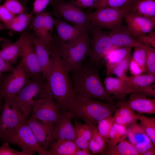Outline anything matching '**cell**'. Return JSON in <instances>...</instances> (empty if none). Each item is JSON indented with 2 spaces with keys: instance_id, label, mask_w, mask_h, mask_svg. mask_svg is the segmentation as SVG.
<instances>
[{
  "instance_id": "6da1fadb",
  "label": "cell",
  "mask_w": 155,
  "mask_h": 155,
  "mask_svg": "<svg viewBox=\"0 0 155 155\" xmlns=\"http://www.w3.org/2000/svg\"><path fill=\"white\" fill-rule=\"evenodd\" d=\"M51 67L46 79L50 94L61 111H68L76 96L69 72L64 64L53 38L51 42Z\"/></svg>"
},
{
  "instance_id": "7a4b0ae2",
  "label": "cell",
  "mask_w": 155,
  "mask_h": 155,
  "mask_svg": "<svg viewBox=\"0 0 155 155\" xmlns=\"http://www.w3.org/2000/svg\"><path fill=\"white\" fill-rule=\"evenodd\" d=\"M99 66L90 60L71 72L75 95L116 104L102 83L98 72Z\"/></svg>"
},
{
  "instance_id": "3957f363",
  "label": "cell",
  "mask_w": 155,
  "mask_h": 155,
  "mask_svg": "<svg viewBox=\"0 0 155 155\" xmlns=\"http://www.w3.org/2000/svg\"><path fill=\"white\" fill-rule=\"evenodd\" d=\"M117 108L116 104L76 96L68 111L73 118L82 120L89 125H97L100 121L111 115Z\"/></svg>"
},
{
  "instance_id": "277c9868",
  "label": "cell",
  "mask_w": 155,
  "mask_h": 155,
  "mask_svg": "<svg viewBox=\"0 0 155 155\" xmlns=\"http://www.w3.org/2000/svg\"><path fill=\"white\" fill-rule=\"evenodd\" d=\"M53 38L58 53L69 72L80 68L89 54L91 38L89 30L67 42L61 41L56 36Z\"/></svg>"
},
{
  "instance_id": "5b68a950",
  "label": "cell",
  "mask_w": 155,
  "mask_h": 155,
  "mask_svg": "<svg viewBox=\"0 0 155 155\" xmlns=\"http://www.w3.org/2000/svg\"><path fill=\"white\" fill-rule=\"evenodd\" d=\"M131 5V1L120 8L99 7L94 12L86 13L89 22L93 23L101 29L113 31L123 27V19L129 11Z\"/></svg>"
},
{
  "instance_id": "8992f818",
  "label": "cell",
  "mask_w": 155,
  "mask_h": 155,
  "mask_svg": "<svg viewBox=\"0 0 155 155\" xmlns=\"http://www.w3.org/2000/svg\"><path fill=\"white\" fill-rule=\"evenodd\" d=\"M50 94L46 80L43 77L30 80L15 97L16 103L27 119L32 113L31 105L34 97L38 99Z\"/></svg>"
},
{
  "instance_id": "52a82bcc",
  "label": "cell",
  "mask_w": 155,
  "mask_h": 155,
  "mask_svg": "<svg viewBox=\"0 0 155 155\" xmlns=\"http://www.w3.org/2000/svg\"><path fill=\"white\" fill-rule=\"evenodd\" d=\"M49 4L52 7V13L57 18L62 19L73 26L89 30L90 22L86 13L77 5L75 0H51Z\"/></svg>"
},
{
  "instance_id": "ba28073f",
  "label": "cell",
  "mask_w": 155,
  "mask_h": 155,
  "mask_svg": "<svg viewBox=\"0 0 155 155\" xmlns=\"http://www.w3.org/2000/svg\"><path fill=\"white\" fill-rule=\"evenodd\" d=\"M88 29L91 42L88 56L93 63L99 65L106 53L115 46L112 42L108 32L102 30L90 22Z\"/></svg>"
},
{
  "instance_id": "9c48e42d",
  "label": "cell",
  "mask_w": 155,
  "mask_h": 155,
  "mask_svg": "<svg viewBox=\"0 0 155 155\" xmlns=\"http://www.w3.org/2000/svg\"><path fill=\"white\" fill-rule=\"evenodd\" d=\"M32 114L53 131L60 117V108L51 94L36 100L31 105Z\"/></svg>"
},
{
  "instance_id": "30bf717a",
  "label": "cell",
  "mask_w": 155,
  "mask_h": 155,
  "mask_svg": "<svg viewBox=\"0 0 155 155\" xmlns=\"http://www.w3.org/2000/svg\"><path fill=\"white\" fill-rule=\"evenodd\" d=\"M30 79L28 74L19 61L13 71L11 72L1 81L0 80L1 93L4 101L14 100L17 94Z\"/></svg>"
},
{
  "instance_id": "8fae6325",
  "label": "cell",
  "mask_w": 155,
  "mask_h": 155,
  "mask_svg": "<svg viewBox=\"0 0 155 155\" xmlns=\"http://www.w3.org/2000/svg\"><path fill=\"white\" fill-rule=\"evenodd\" d=\"M22 34L23 39L19 55L21 59L20 61L31 79L36 80L43 77L33 43L32 34L27 31H24Z\"/></svg>"
},
{
  "instance_id": "7c38bea8",
  "label": "cell",
  "mask_w": 155,
  "mask_h": 155,
  "mask_svg": "<svg viewBox=\"0 0 155 155\" xmlns=\"http://www.w3.org/2000/svg\"><path fill=\"white\" fill-rule=\"evenodd\" d=\"M2 139L8 143L19 146L22 150L38 152L39 155L43 150V148L26 122L14 129Z\"/></svg>"
},
{
  "instance_id": "4fadbf2b",
  "label": "cell",
  "mask_w": 155,
  "mask_h": 155,
  "mask_svg": "<svg viewBox=\"0 0 155 155\" xmlns=\"http://www.w3.org/2000/svg\"><path fill=\"white\" fill-rule=\"evenodd\" d=\"M27 119L17 106L15 101H4L0 117V139L22 124Z\"/></svg>"
},
{
  "instance_id": "5bb4252c",
  "label": "cell",
  "mask_w": 155,
  "mask_h": 155,
  "mask_svg": "<svg viewBox=\"0 0 155 155\" xmlns=\"http://www.w3.org/2000/svg\"><path fill=\"white\" fill-rule=\"evenodd\" d=\"M128 30L134 38L148 33L155 26V17L149 18L127 13L125 15Z\"/></svg>"
},
{
  "instance_id": "9a60e30c",
  "label": "cell",
  "mask_w": 155,
  "mask_h": 155,
  "mask_svg": "<svg viewBox=\"0 0 155 155\" xmlns=\"http://www.w3.org/2000/svg\"><path fill=\"white\" fill-rule=\"evenodd\" d=\"M126 134L129 141L134 146L140 155L155 146L140 124L137 122L127 126Z\"/></svg>"
},
{
  "instance_id": "2e32d148",
  "label": "cell",
  "mask_w": 155,
  "mask_h": 155,
  "mask_svg": "<svg viewBox=\"0 0 155 155\" xmlns=\"http://www.w3.org/2000/svg\"><path fill=\"white\" fill-rule=\"evenodd\" d=\"M117 108L125 106L129 108L138 114H155V100L148 98L143 95L132 93L129 99L125 101L116 103Z\"/></svg>"
},
{
  "instance_id": "e0dca14e",
  "label": "cell",
  "mask_w": 155,
  "mask_h": 155,
  "mask_svg": "<svg viewBox=\"0 0 155 155\" xmlns=\"http://www.w3.org/2000/svg\"><path fill=\"white\" fill-rule=\"evenodd\" d=\"M73 118L69 111L61 112L59 119L54 127L53 136L54 140L74 141L75 136L74 127L71 123Z\"/></svg>"
},
{
  "instance_id": "ac0fdd59",
  "label": "cell",
  "mask_w": 155,
  "mask_h": 155,
  "mask_svg": "<svg viewBox=\"0 0 155 155\" xmlns=\"http://www.w3.org/2000/svg\"><path fill=\"white\" fill-rule=\"evenodd\" d=\"M26 123L38 141L43 148L47 150L52 142L54 140L53 131L45 125L42 121L32 115Z\"/></svg>"
},
{
  "instance_id": "d6986e66",
  "label": "cell",
  "mask_w": 155,
  "mask_h": 155,
  "mask_svg": "<svg viewBox=\"0 0 155 155\" xmlns=\"http://www.w3.org/2000/svg\"><path fill=\"white\" fill-rule=\"evenodd\" d=\"M104 84L107 92L112 97L118 101L127 100V96L132 93L134 91L122 80L119 78H115L110 76L105 78Z\"/></svg>"
},
{
  "instance_id": "ffe728a7",
  "label": "cell",
  "mask_w": 155,
  "mask_h": 155,
  "mask_svg": "<svg viewBox=\"0 0 155 155\" xmlns=\"http://www.w3.org/2000/svg\"><path fill=\"white\" fill-rule=\"evenodd\" d=\"M32 39L37 57L42 73L46 79L51 67V49L33 34Z\"/></svg>"
},
{
  "instance_id": "44dd1931",
  "label": "cell",
  "mask_w": 155,
  "mask_h": 155,
  "mask_svg": "<svg viewBox=\"0 0 155 155\" xmlns=\"http://www.w3.org/2000/svg\"><path fill=\"white\" fill-rule=\"evenodd\" d=\"M54 25L56 30L57 38L61 41L67 42L77 38L84 32L89 30L68 24L59 18H53Z\"/></svg>"
},
{
  "instance_id": "7402d4cb",
  "label": "cell",
  "mask_w": 155,
  "mask_h": 155,
  "mask_svg": "<svg viewBox=\"0 0 155 155\" xmlns=\"http://www.w3.org/2000/svg\"><path fill=\"white\" fill-rule=\"evenodd\" d=\"M132 48V47H129L115 46L106 53L103 58L106 62V76L113 74L114 69L131 53Z\"/></svg>"
},
{
  "instance_id": "603a6c76",
  "label": "cell",
  "mask_w": 155,
  "mask_h": 155,
  "mask_svg": "<svg viewBox=\"0 0 155 155\" xmlns=\"http://www.w3.org/2000/svg\"><path fill=\"white\" fill-rule=\"evenodd\" d=\"M113 45L117 47H134L139 46L144 48L145 45L137 42L128 30L126 26L108 32Z\"/></svg>"
},
{
  "instance_id": "cb8c5ba5",
  "label": "cell",
  "mask_w": 155,
  "mask_h": 155,
  "mask_svg": "<svg viewBox=\"0 0 155 155\" xmlns=\"http://www.w3.org/2000/svg\"><path fill=\"white\" fill-rule=\"evenodd\" d=\"M22 34L16 41L12 42L6 39L1 44L2 49L0 50V55L6 61L16 64L19 55L22 43Z\"/></svg>"
},
{
  "instance_id": "d4e9b609",
  "label": "cell",
  "mask_w": 155,
  "mask_h": 155,
  "mask_svg": "<svg viewBox=\"0 0 155 155\" xmlns=\"http://www.w3.org/2000/svg\"><path fill=\"white\" fill-rule=\"evenodd\" d=\"M50 147V150L43 148L40 155H75L80 148L74 141L69 140L56 141Z\"/></svg>"
},
{
  "instance_id": "484cf974",
  "label": "cell",
  "mask_w": 155,
  "mask_h": 155,
  "mask_svg": "<svg viewBox=\"0 0 155 155\" xmlns=\"http://www.w3.org/2000/svg\"><path fill=\"white\" fill-rule=\"evenodd\" d=\"M128 13L147 17H155V0H132Z\"/></svg>"
},
{
  "instance_id": "4316f807",
  "label": "cell",
  "mask_w": 155,
  "mask_h": 155,
  "mask_svg": "<svg viewBox=\"0 0 155 155\" xmlns=\"http://www.w3.org/2000/svg\"><path fill=\"white\" fill-rule=\"evenodd\" d=\"M101 154L106 155H140L134 146L126 139L113 146H110L107 144Z\"/></svg>"
},
{
  "instance_id": "83f0119b",
  "label": "cell",
  "mask_w": 155,
  "mask_h": 155,
  "mask_svg": "<svg viewBox=\"0 0 155 155\" xmlns=\"http://www.w3.org/2000/svg\"><path fill=\"white\" fill-rule=\"evenodd\" d=\"M44 12L35 14L29 24L30 28L34 32L33 34L42 40L49 47L51 48V41L46 35L44 29L43 20Z\"/></svg>"
},
{
  "instance_id": "f1b7e54d",
  "label": "cell",
  "mask_w": 155,
  "mask_h": 155,
  "mask_svg": "<svg viewBox=\"0 0 155 155\" xmlns=\"http://www.w3.org/2000/svg\"><path fill=\"white\" fill-rule=\"evenodd\" d=\"M34 14L31 13H23L15 16L9 22L3 24L4 28L16 32L24 30L29 25Z\"/></svg>"
},
{
  "instance_id": "f546056e",
  "label": "cell",
  "mask_w": 155,
  "mask_h": 155,
  "mask_svg": "<svg viewBox=\"0 0 155 155\" xmlns=\"http://www.w3.org/2000/svg\"><path fill=\"white\" fill-rule=\"evenodd\" d=\"M92 136L89 141V146L92 154L102 153L104 150L108 141L99 133L97 125H90Z\"/></svg>"
},
{
  "instance_id": "4dcf8cb0",
  "label": "cell",
  "mask_w": 155,
  "mask_h": 155,
  "mask_svg": "<svg viewBox=\"0 0 155 155\" xmlns=\"http://www.w3.org/2000/svg\"><path fill=\"white\" fill-rule=\"evenodd\" d=\"M127 126L117 124L115 123L110 131L108 136L109 146H113L125 139L127 137Z\"/></svg>"
},
{
  "instance_id": "1f68e13d",
  "label": "cell",
  "mask_w": 155,
  "mask_h": 155,
  "mask_svg": "<svg viewBox=\"0 0 155 155\" xmlns=\"http://www.w3.org/2000/svg\"><path fill=\"white\" fill-rule=\"evenodd\" d=\"M122 80V79H121ZM127 85H132L144 86L153 84L155 81V75L147 73L138 75L127 76L122 80Z\"/></svg>"
},
{
  "instance_id": "d6a6232c",
  "label": "cell",
  "mask_w": 155,
  "mask_h": 155,
  "mask_svg": "<svg viewBox=\"0 0 155 155\" xmlns=\"http://www.w3.org/2000/svg\"><path fill=\"white\" fill-rule=\"evenodd\" d=\"M140 124L154 145H155V118L140 115Z\"/></svg>"
},
{
  "instance_id": "836d02e7",
  "label": "cell",
  "mask_w": 155,
  "mask_h": 155,
  "mask_svg": "<svg viewBox=\"0 0 155 155\" xmlns=\"http://www.w3.org/2000/svg\"><path fill=\"white\" fill-rule=\"evenodd\" d=\"M114 123L113 117L110 115L100 121L97 125L99 133L108 143L109 132Z\"/></svg>"
},
{
  "instance_id": "e575fe53",
  "label": "cell",
  "mask_w": 155,
  "mask_h": 155,
  "mask_svg": "<svg viewBox=\"0 0 155 155\" xmlns=\"http://www.w3.org/2000/svg\"><path fill=\"white\" fill-rule=\"evenodd\" d=\"M74 127L75 137H79L90 141L92 136V132L90 125L86 123L83 124L76 121Z\"/></svg>"
},
{
  "instance_id": "d590c367",
  "label": "cell",
  "mask_w": 155,
  "mask_h": 155,
  "mask_svg": "<svg viewBox=\"0 0 155 155\" xmlns=\"http://www.w3.org/2000/svg\"><path fill=\"white\" fill-rule=\"evenodd\" d=\"M145 47L139 46L134 47L133 53L131 57V59L141 68L143 73L146 72V54Z\"/></svg>"
},
{
  "instance_id": "8d00e7d4",
  "label": "cell",
  "mask_w": 155,
  "mask_h": 155,
  "mask_svg": "<svg viewBox=\"0 0 155 155\" xmlns=\"http://www.w3.org/2000/svg\"><path fill=\"white\" fill-rule=\"evenodd\" d=\"M145 49L146 54V72L147 73L155 75V49L146 45H145Z\"/></svg>"
},
{
  "instance_id": "74e56055",
  "label": "cell",
  "mask_w": 155,
  "mask_h": 155,
  "mask_svg": "<svg viewBox=\"0 0 155 155\" xmlns=\"http://www.w3.org/2000/svg\"><path fill=\"white\" fill-rule=\"evenodd\" d=\"M131 57V53L115 67L113 71V74L122 80L124 79L127 76L126 73L129 68Z\"/></svg>"
},
{
  "instance_id": "f35d334b",
  "label": "cell",
  "mask_w": 155,
  "mask_h": 155,
  "mask_svg": "<svg viewBox=\"0 0 155 155\" xmlns=\"http://www.w3.org/2000/svg\"><path fill=\"white\" fill-rule=\"evenodd\" d=\"M3 5L15 15L26 13V8L18 0H5Z\"/></svg>"
},
{
  "instance_id": "ab89813d",
  "label": "cell",
  "mask_w": 155,
  "mask_h": 155,
  "mask_svg": "<svg viewBox=\"0 0 155 155\" xmlns=\"http://www.w3.org/2000/svg\"><path fill=\"white\" fill-rule=\"evenodd\" d=\"M127 85L134 91V93L143 95L147 97H155V84L144 86L132 85Z\"/></svg>"
},
{
  "instance_id": "60d3db41",
  "label": "cell",
  "mask_w": 155,
  "mask_h": 155,
  "mask_svg": "<svg viewBox=\"0 0 155 155\" xmlns=\"http://www.w3.org/2000/svg\"><path fill=\"white\" fill-rule=\"evenodd\" d=\"M132 0H99L96 9L101 7L119 8L122 7Z\"/></svg>"
},
{
  "instance_id": "b9f144b4",
  "label": "cell",
  "mask_w": 155,
  "mask_h": 155,
  "mask_svg": "<svg viewBox=\"0 0 155 155\" xmlns=\"http://www.w3.org/2000/svg\"><path fill=\"white\" fill-rule=\"evenodd\" d=\"M134 38L143 45L155 48V32L153 30L148 34L138 35Z\"/></svg>"
},
{
  "instance_id": "7bdbcfd3",
  "label": "cell",
  "mask_w": 155,
  "mask_h": 155,
  "mask_svg": "<svg viewBox=\"0 0 155 155\" xmlns=\"http://www.w3.org/2000/svg\"><path fill=\"white\" fill-rule=\"evenodd\" d=\"M140 115L136 113L132 115L121 116L115 114L113 117L115 123L127 126L134 122H137V120H139Z\"/></svg>"
},
{
  "instance_id": "ee69618b",
  "label": "cell",
  "mask_w": 155,
  "mask_h": 155,
  "mask_svg": "<svg viewBox=\"0 0 155 155\" xmlns=\"http://www.w3.org/2000/svg\"><path fill=\"white\" fill-rule=\"evenodd\" d=\"M35 153L24 150L18 151L10 148L8 143L6 142L0 146V155H32Z\"/></svg>"
},
{
  "instance_id": "f6af8a7d",
  "label": "cell",
  "mask_w": 155,
  "mask_h": 155,
  "mask_svg": "<svg viewBox=\"0 0 155 155\" xmlns=\"http://www.w3.org/2000/svg\"><path fill=\"white\" fill-rule=\"evenodd\" d=\"M54 25L53 18L50 12H44L43 20V26L45 32L49 38L52 40V33Z\"/></svg>"
},
{
  "instance_id": "bcb514c9",
  "label": "cell",
  "mask_w": 155,
  "mask_h": 155,
  "mask_svg": "<svg viewBox=\"0 0 155 155\" xmlns=\"http://www.w3.org/2000/svg\"><path fill=\"white\" fill-rule=\"evenodd\" d=\"M15 16L3 5H0V22L3 24L9 22Z\"/></svg>"
},
{
  "instance_id": "7dc6e473",
  "label": "cell",
  "mask_w": 155,
  "mask_h": 155,
  "mask_svg": "<svg viewBox=\"0 0 155 155\" xmlns=\"http://www.w3.org/2000/svg\"><path fill=\"white\" fill-rule=\"evenodd\" d=\"M51 0H34L32 12L34 14L42 12L49 4Z\"/></svg>"
},
{
  "instance_id": "c3c4849f",
  "label": "cell",
  "mask_w": 155,
  "mask_h": 155,
  "mask_svg": "<svg viewBox=\"0 0 155 155\" xmlns=\"http://www.w3.org/2000/svg\"><path fill=\"white\" fill-rule=\"evenodd\" d=\"M99 0H76L77 5L80 8H95L96 7Z\"/></svg>"
},
{
  "instance_id": "681fc988",
  "label": "cell",
  "mask_w": 155,
  "mask_h": 155,
  "mask_svg": "<svg viewBox=\"0 0 155 155\" xmlns=\"http://www.w3.org/2000/svg\"><path fill=\"white\" fill-rule=\"evenodd\" d=\"M15 69L11 64L5 60L0 55V75L6 72H12Z\"/></svg>"
},
{
  "instance_id": "f907efd6",
  "label": "cell",
  "mask_w": 155,
  "mask_h": 155,
  "mask_svg": "<svg viewBox=\"0 0 155 155\" xmlns=\"http://www.w3.org/2000/svg\"><path fill=\"white\" fill-rule=\"evenodd\" d=\"M115 112V114L121 116L132 115L136 113L134 111L125 106L119 107L118 108L116 109Z\"/></svg>"
},
{
  "instance_id": "816d5d0a",
  "label": "cell",
  "mask_w": 155,
  "mask_h": 155,
  "mask_svg": "<svg viewBox=\"0 0 155 155\" xmlns=\"http://www.w3.org/2000/svg\"><path fill=\"white\" fill-rule=\"evenodd\" d=\"M129 69L132 75H138L142 74L143 71L140 66L135 61L131 59Z\"/></svg>"
},
{
  "instance_id": "f5cc1de1",
  "label": "cell",
  "mask_w": 155,
  "mask_h": 155,
  "mask_svg": "<svg viewBox=\"0 0 155 155\" xmlns=\"http://www.w3.org/2000/svg\"><path fill=\"white\" fill-rule=\"evenodd\" d=\"M74 142L80 148L90 151L89 146V141L87 140L84 139L76 137L74 140Z\"/></svg>"
},
{
  "instance_id": "db71d44e",
  "label": "cell",
  "mask_w": 155,
  "mask_h": 155,
  "mask_svg": "<svg viewBox=\"0 0 155 155\" xmlns=\"http://www.w3.org/2000/svg\"><path fill=\"white\" fill-rule=\"evenodd\" d=\"M92 154L89 151L79 148L76 151L75 155H91Z\"/></svg>"
},
{
  "instance_id": "11a10c76",
  "label": "cell",
  "mask_w": 155,
  "mask_h": 155,
  "mask_svg": "<svg viewBox=\"0 0 155 155\" xmlns=\"http://www.w3.org/2000/svg\"><path fill=\"white\" fill-rule=\"evenodd\" d=\"M142 155H155V149L154 147L149 149L144 152Z\"/></svg>"
},
{
  "instance_id": "9f6ffc18",
  "label": "cell",
  "mask_w": 155,
  "mask_h": 155,
  "mask_svg": "<svg viewBox=\"0 0 155 155\" xmlns=\"http://www.w3.org/2000/svg\"><path fill=\"white\" fill-rule=\"evenodd\" d=\"M3 99V98L1 96V84L0 82V110L1 108L2 100Z\"/></svg>"
},
{
  "instance_id": "6f0895ef",
  "label": "cell",
  "mask_w": 155,
  "mask_h": 155,
  "mask_svg": "<svg viewBox=\"0 0 155 155\" xmlns=\"http://www.w3.org/2000/svg\"><path fill=\"white\" fill-rule=\"evenodd\" d=\"M3 28H4L3 25H2V24H0V30H2ZM6 39L5 38H2V37H0V41H4Z\"/></svg>"
},
{
  "instance_id": "680465c9",
  "label": "cell",
  "mask_w": 155,
  "mask_h": 155,
  "mask_svg": "<svg viewBox=\"0 0 155 155\" xmlns=\"http://www.w3.org/2000/svg\"><path fill=\"white\" fill-rule=\"evenodd\" d=\"M20 1L24 6H25L27 3L26 0H18Z\"/></svg>"
},
{
  "instance_id": "91938a15",
  "label": "cell",
  "mask_w": 155,
  "mask_h": 155,
  "mask_svg": "<svg viewBox=\"0 0 155 155\" xmlns=\"http://www.w3.org/2000/svg\"><path fill=\"white\" fill-rule=\"evenodd\" d=\"M60 0L62 1H65L67 0Z\"/></svg>"
},
{
  "instance_id": "94428289",
  "label": "cell",
  "mask_w": 155,
  "mask_h": 155,
  "mask_svg": "<svg viewBox=\"0 0 155 155\" xmlns=\"http://www.w3.org/2000/svg\"><path fill=\"white\" fill-rule=\"evenodd\" d=\"M3 0H0V3Z\"/></svg>"
}]
</instances>
